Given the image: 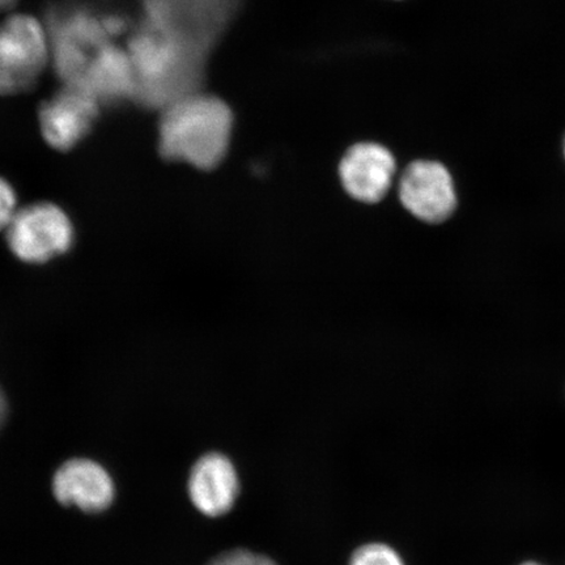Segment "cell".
<instances>
[{
	"label": "cell",
	"mask_w": 565,
	"mask_h": 565,
	"mask_svg": "<svg viewBox=\"0 0 565 565\" xmlns=\"http://www.w3.org/2000/svg\"><path fill=\"white\" fill-rule=\"evenodd\" d=\"M399 198L419 221L441 223L454 214L457 195L454 179L440 162L418 160L402 174Z\"/></svg>",
	"instance_id": "obj_8"
},
{
	"label": "cell",
	"mask_w": 565,
	"mask_h": 565,
	"mask_svg": "<svg viewBox=\"0 0 565 565\" xmlns=\"http://www.w3.org/2000/svg\"><path fill=\"white\" fill-rule=\"evenodd\" d=\"M350 565H405L395 551L383 543H371L353 553Z\"/></svg>",
	"instance_id": "obj_13"
},
{
	"label": "cell",
	"mask_w": 565,
	"mask_h": 565,
	"mask_svg": "<svg viewBox=\"0 0 565 565\" xmlns=\"http://www.w3.org/2000/svg\"><path fill=\"white\" fill-rule=\"evenodd\" d=\"M17 195L9 182L0 179V231H6L17 215Z\"/></svg>",
	"instance_id": "obj_15"
},
{
	"label": "cell",
	"mask_w": 565,
	"mask_h": 565,
	"mask_svg": "<svg viewBox=\"0 0 565 565\" xmlns=\"http://www.w3.org/2000/svg\"><path fill=\"white\" fill-rule=\"evenodd\" d=\"M100 106L97 98L79 84H65L58 94L41 106L42 136L55 150H71L88 136Z\"/></svg>",
	"instance_id": "obj_7"
},
{
	"label": "cell",
	"mask_w": 565,
	"mask_h": 565,
	"mask_svg": "<svg viewBox=\"0 0 565 565\" xmlns=\"http://www.w3.org/2000/svg\"><path fill=\"white\" fill-rule=\"evenodd\" d=\"M235 4L236 0H143V23L209 53Z\"/></svg>",
	"instance_id": "obj_4"
},
{
	"label": "cell",
	"mask_w": 565,
	"mask_h": 565,
	"mask_svg": "<svg viewBox=\"0 0 565 565\" xmlns=\"http://www.w3.org/2000/svg\"><path fill=\"white\" fill-rule=\"evenodd\" d=\"M395 168L393 153L386 147L364 141L345 152L339 177L353 200L377 203L391 189Z\"/></svg>",
	"instance_id": "obj_9"
},
{
	"label": "cell",
	"mask_w": 565,
	"mask_h": 565,
	"mask_svg": "<svg viewBox=\"0 0 565 565\" xmlns=\"http://www.w3.org/2000/svg\"><path fill=\"white\" fill-rule=\"evenodd\" d=\"M564 153H565V146H564Z\"/></svg>",
	"instance_id": "obj_19"
},
{
	"label": "cell",
	"mask_w": 565,
	"mask_h": 565,
	"mask_svg": "<svg viewBox=\"0 0 565 565\" xmlns=\"http://www.w3.org/2000/svg\"><path fill=\"white\" fill-rule=\"evenodd\" d=\"M232 130L230 106L216 96L195 92L162 109L159 150L167 160L210 171L227 154Z\"/></svg>",
	"instance_id": "obj_2"
},
{
	"label": "cell",
	"mask_w": 565,
	"mask_h": 565,
	"mask_svg": "<svg viewBox=\"0 0 565 565\" xmlns=\"http://www.w3.org/2000/svg\"><path fill=\"white\" fill-rule=\"evenodd\" d=\"M7 416V401L6 395L3 394L2 387H0V427L6 420Z\"/></svg>",
	"instance_id": "obj_16"
},
{
	"label": "cell",
	"mask_w": 565,
	"mask_h": 565,
	"mask_svg": "<svg viewBox=\"0 0 565 565\" xmlns=\"http://www.w3.org/2000/svg\"><path fill=\"white\" fill-rule=\"evenodd\" d=\"M127 53L136 73V102L160 109L198 92L207 54L146 23L131 35Z\"/></svg>",
	"instance_id": "obj_1"
},
{
	"label": "cell",
	"mask_w": 565,
	"mask_h": 565,
	"mask_svg": "<svg viewBox=\"0 0 565 565\" xmlns=\"http://www.w3.org/2000/svg\"><path fill=\"white\" fill-rule=\"evenodd\" d=\"M79 86L88 89L102 105L136 100L137 81L129 53L115 42L90 62Z\"/></svg>",
	"instance_id": "obj_12"
},
{
	"label": "cell",
	"mask_w": 565,
	"mask_h": 565,
	"mask_svg": "<svg viewBox=\"0 0 565 565\" xmlns=\"http://www.w3.org/2000/svg\"><path fill=\"white\" fill-rule=\"evenodd\" d=\"M17 0H0V11L10 9V7Z\"/></svg>",
	"instance_id": "obj_17"
},
{
	"label": "cell",
	"mask_w": 565,
	"mask_h": 565,
	"mask_svg": "<svg viewBox=\"0 0 565 565\" xmlns=\"http://www.w3.org/2000/svg\"><path fill=\"white\" fill-rule=\"evenodd\" d=\"M51 55L47 32L32 17L15 15L0 25V95L30 90Z\"/></svg>",
	"instance_id": "obj_5"
},
{
	"label": "cell",
	"mask_w": 565,
	"mask_h": 565,
	"mask_svg": "<svg viewBox=\"0 0 565 565\" xmlns=\"http://www.w3.org/2000/svg\"><path fill=\"white\" fill-rule=\"evenodd\" d=\"M53 492L63 505L97 513L111 505L116 489L109 472L102 465L86 458H74L56 470Z\"/></svg>",
	"instance_id": "obj_10"
},
{
	"label": "cell",
	"mask_w": 565,
	"mask_h": 565,
	"mask_svg": "<svg viewBox=\"0 0 565 565\" xmlns=\"http://www.w3.org/2000/svg\"><path fill=\"white\" fill-rule=\"evenodd\" d=\"M209 565H278L270 557L249 550H232L215 557Z\"/></svg>",
	"instance_id": "obj_14"
},
{
	"label": "cell",
	"mask_w": 565,
	"mask_h": 565,
	"mask_svg": "<svg viewBox=\"0 0 565 565\" xmlns=\"http://www.w3.org/2000/svg\"><path fill=\"white\" fill-rule=\"evenodd\" d=\"M522 565H540V564H535V563H526V564H522Z\"/></svg>",
	"instance_id": "obj_18"
},
{
	"label": "cell",
	"mask_w": 565,
	"mask_h": 565,
	"mask_svg": "<svg viewBox=\"0 0 565 565\" xmlns=\"http://www.w3.org/2000/svg\"><path fill=\"white\" fill-rule=\"evenodd\" d=\"M239 484L235 466L221 454L198 459L189 478V494L196 510L209 518L228 513L236 503Z\"/></svg>",
	"instance_id": "obj_11"
},
{
	"label": "cell",
	"mask_w": 565,
	"mask_h": 565,
	"mask_svg": "<svg viewBox=\"0 0 565 565\" xmlns=\"http://www.w3.org/2000/svg\"><path fill=\"white\" fill-rule=\"evenodd\" d=\"M7 232V243L28 264H44L70 249L74 228L65 211L52 203L18 210Z\"/></svg>",
	"instance_id": "obj_6"
},
{
	"label": "cell",
	"mask_w": 565,
	"mask_h": 565,
	"mask_svg": "<svg viewBox=\"0 0 565 565\" xmlns=\"http://www.w3.org/2000/svg\"><path fill=\"white\" fill-rule=\"evenodd\" d=\"M127 30V19L83 3H62L49 11L47 38L56 75L79 84L90 62Z\"/></svg>",
	"instance_id": "obj_3"
}]
</instances>
